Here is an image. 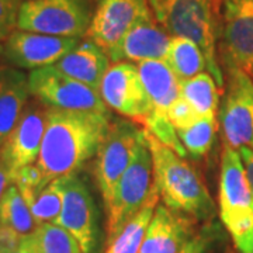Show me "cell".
<instances>
[{
	"label": "cell",
	"mask_w": 253,
	"mask_h": 253,
	"mask_svg": "<svg viewBox=\"0 0 253 253\" xmlns=\"http://www.w3.org/2000/svg\"><path fill=\"white\" fill-rule=\"evenodd\" d=\"M239 154H241V158L244 161L246 174H248V179H249V183H251L253 190V151L248 149V148H242V149H239Z\"/></svg>",
	"instance_id": "32"
},
{
	"label": "cell",
	"mask_w": 253,
	"mask_h": 253,
	"mask_svg": "<svg viewBox=\"0 0 253 253\" xmlns=\"http://www.w3.org/2000/svg\"><path fill=\"white\" fill-rule=\"evenodd\" d=\"M99 91L107 107L134 123L145 126L152 116V103L134 63L114 62L110 65Z\"/></svg>",
	"instance_id": "11"
},
{
	"label": "cell",
	"mask_w": 253,
	"mask_h": 253,
	"mask_svg": "<svg viewBox=\"0 0 253 253\" xmlns=\"http://www.w3.org/2000/svg\"><path fill=\"white\" fill-rule=\"evenodd\" d=\"M23 1H26V0H23Z\"/></svg>",
	"instance_id": "38"
},
{
	"label": "cell",
	"mask_w": 253,
	"mask_h": 253,
	"mask_svg": "<svg viewBox=\"0 0 253 253\" xmlns=\"http://www.w3.org/2000/svg\"><path fill=\"white\" fill-rule=\"evenodd\" d=\"M54 66L75 81L99 90L103 78L109 71L110 58L103 48L87 40L79 42Z\"/></svg>",
	"instance_id": "19"
},
{
	"label": "cell",
	"mask_w": 253,
	"mask_h": 253,
	"mask_svg": "<svg viewBox=\"0 0 253 253\" xmlns=\"http://www.w3.org/2000/svg\"><path fill=\"white\" fill-rule=\"evenodd\" d=\"M3 141H4V138L0 135V146H1V144H3Z\"/></svg>",
	"instance_id": "36"
},
{
	"label": "cell",
	"mask_w": 253,
	"mask_h": 253,
	"mask_svg": "<svg viewBox=\"0 0 253 253\" xmlns=\"http://www.w3.org/2000/svg\"><path fill=\"white\" fill-rule=\"evenodd\" d=\"M193 238V221L165 204H158L139 253H180Z\"/></svg>",
	"instance_id": "18"
},
{
	"label": "cell",
	"mask_w": 253,
	"mask_h": 253,
	"mask_svg": "<svg viewBox=\"0 0 253 253\" xmlns=\"http://www.w3.org/2000/svg\"><path fill=\"white\" fill-rule=\"evenodd\" d=\"M62 179L48 183L27 203L38 226L56 222L62 210Z\"/></svg>",
	"instance_id": "26"
},
{
	"label": "cell",
	"mask_w": 253,
	"mask_h": 253,
	"mask_svg": "<svg viewBox=\"0 0 253 253\" xmlns=\"http://www.w3.org/2000/svg\"><path fill=\"white\" fill-rule=\"evenodd\" d=\"M110 116L94 111L49 107L45 132L36 166L44 184L75 176L91 156L110 128Z\"/></svg>",
	"instance_id": "1"
},
{
	"label": "cell",
	"mask_w": 253,
	"mask_h": 253,
	"mask_svg": "<svg viewBox=\"0 0 253 253\" xmlns=\"http://www.w3.org/2000/svg\"><path fill=\"white\" fill-rule=\"evenodd\" d=\"M0 221L13 228L21 236L33 235L38 228L27 201L21 196L16 184H11L6 190L0 201Z\"/></svg>",
	"instance_id": "24"
},
{
	"label": "cell",
	"mask_w": 253,
	"mask_h": 253,
	"mask_svg": "<svg viewBox=\"0 0 253 253\" xmlns=\"http://www.w3.org/2000/svg\"><path fill=\"white\" fill-rule=\"evenodd\" d=\"M142 138L144 129H139L135 124L126 120L110 124L109 131L97 149L94 163V177L104 204L111 197L123 173L132 162Z\"/></svg>",
	"instance_id": "10"
},
{
	"label": "cell",
	"mask_w": 253,
	"mask_h": 253,
	"mask_svg": "<svg viewBox=\"0 0 253 253\" xmlns=\"http://www.w3.org/2000/svg\"><path fill=\"white\" fill-rule=\"evenodd\" d=\"M31 94L48 107L73 111H94L110 116L100 91L75 81L59 69L45 66L28 75Z\"/></svg>",
	"instance_id": "8"
},
{
	"label": "cell",
	"mask_w": 253,
	"mask_h": 253,
	"mask_svg": "<svg viewBox=\"0 0 253 253\" xmlns=\"http://www.w3.org/2000/svg\"><path fill=\"white\" fill-rule=\"evenodd\" d=\"M154 162L149 146L145 139L136 149V154L123 173L120 180L114 187L110 200L104 204L107 214V241H113L117 234L124 228L131 218L136 215L149 199V194L154 187Z\"/></svg>",
	"instance_id": "5"
},
{
	"label": "cell",
	"mask_w": 253,
	"mask_h": 253,
	"mask_svg": "<svg viewBox=\"0 0 253 253\" xmlns=\"http://www.w3.org/2000/svg\"><path fill=\"white\" fill-rule=\"evenodd\" d=\"M158 24L172 37H184L201 48L208 72L222 86L217 61L219 0H148Z\"/></svg>",
	"instance_id": "3"
},
{
	"label": "cell",
	"mask_w": 253,
	"mask_h": 253,
	"mask_svg": "<svg viewBox=\"0 0 253 253\" xmlns=\"http://www.w3.org/2000/svg\"><path fill=\"white\" fill-rule=\"evenodd\" d=\"M210 239L206 234L193 236L180 253H208Z\"/></svg>",
	"instance_id": "31"
},
{
	"label": "cell",
	"mask_w": 253,
	"mask_h": 253,
	"mask_svg": "<svg viewBox=\"0 0 253 253\" xmlns=\"http://www.w3.org/2000/svg\"><path fill=\"white\" fill-rule=\"evenodd\" d=\"M11 184H14V183H13V177L10 174L9 169L6 168L4 163L0 161V201L3 199L6 190L9 189Z\"/></svg>",
	"instance_id": "33"
},
{
	"label": "cell",
	"mask_w": 253,
	"mask_h": 253,
	"mask_svg": "<svg viewBox=\"0 0 253 253\" xmlns=\"http://www.w3.org/2000/svg\"><path fill=\"white\" fill-rule=\"evenodd\" d=\"M219 215L241 253H253V190L241 154L225 145L219 174Z\"/></svg>",
	"instance_id": "4"
},
{
	"label": "cell",
	"mask_w": 253,
	"mask_h": 253,
	"mask_svg": "<svg viewBox=\"0 0 253 253\" xmlns=\"http://www.w3.org/2000/svg\"><path fill=\"white\" fill-rule=\"evenodd\" d=\"M168 117H169V121L172 123V126H174V129L177 131V129L191 126L196 120H199L200 116L196 113V110L180 96L170 106Z\"/></svg>",
	"instance_id": "29"
},
{
	"label": "cell",
	"mask_w": 253,
	"mask_h": 253,
	"mask_svg": "<svg viewBox=\"0 0 253 253\" xmlns=\"http://www.w3.org/2000/svg\"><path fill=\"white\" fill-rule=\"evenodd\" d=\"M159 196H161L159 190L154 183V187L146 204L136 215L126 222L113 241L106 244V249L103 253H139L146 229L152 221L155 210L158 207Z\"/></svg>",
	"instance_id": "21"
},
{
	"label": "cell",
	"mask_w": 253,
	"mask_h": 253,
	"mask_svg": "<svg viewBox=\"0 0 253 253\" xmlns=\"http://www.w3.org/2000/svg\"><path fill=\"white\" fill-rule=\"evenodd\" d=\"M79 44V38H66L16 30L4 41L3 55L20 69L36 71L52 66Z\"/></svg>",
	"instance_id": "16"
},
{
	"label": "cell",
	"mask_w": 253,
	"mask_h": 253,
	"mask_svg": "<svg viewBox=\"0 0 253 253\" xmlns=\"http://www.w3.org/2000/svg\"><path fill=\"white\" fill-rule=\"evenodd\" d=\"M136 68L152 103V116L145 129L184 158L187 152L168 117L170 106L180 97V82L165 61H142Z\"/></svg>",
	"instance_id": "7"
},
{
	"label": "cell",
	"mask_w": 253,
	"mask_h": 253,
	"mask_svg": "<svg viewBox=\"0 0 253 253\" xmlns=\"http://www.w3.org/2000/svg\"><path fill=\"white\" fill-rule=\"evenodd\" d=\"M228 69V87L221 109L225 145L253 151V79L235 66Z\"/></svg>",
	"instance_id": "12"
},
{
	"label": "cell",
	"mask_w": 253,
	"mask_h": 253,
	"mask_svg": "<svg viewBox=\"0 0 253 253\" xmlns=\"http://www.w3.org/2000/svg\"><path fill=\"white\" fill-rule=\"evenodd\" d=\"M91 17L90 0H26L20 6L17 30L81 38L87 34Z\"/></svg>",
	"instance_id": "6"
},
{
	"label": "cell",
	"mask_w": 253,
	"mask_h": 253,
	"mask_svg": "<svg viewBox=\"0 0 253 253\" xmlns=\"http://www.w3.org/2000/svg\"><path fill=\"white\" fill-rule=\"evenodd\" d=\"M179 82L189 81L208 71L207 59L194 41L184 37H172L165 58Z\"/></svg>",
	"instance_id": "22"
},
{
	"label": "cell",
	"mask_w": 253,
	"mask_h": 253,
	"mask_svg": "<svg viewBox=\"0 0 253 253\" xmlns=\"http://www.w3.org/2000/svg\"><path fill=\"white\" fill-rule=\"evenodd\" d=\"M62 180V210L55 224L75 236L82 252L96 253L100 232L94 201L86 184L76 176H69Z\"/></svg>",
	"instance_id": "15"
},
{
	"label": "cell",
	"mask_w": 253,
	"mask_h": 253,
	"mask_svg": "<svg viewBox=\"0 0 253 253\" xmlns=\"http://www.w3.org/2000/svg\"><path fill=\"white\" fill-rule=\"evenodd\" d=\"M23 0H0V41H6L17 28Z\"/></svg>",
	"instance_id": "28"
},
{
	"label": "cell",
	"mask_w": 253,
	"mask_h": 253,
	"mask_svg": "<svg viewBox=\"0 0 253 253\" xmlns=\"http://www.w3.org/2000/svg\"><path fill=\"white\" fill-rule=\"evenodd\" d=\"M30 238L38 253H83L75 236L56 224L40 225Z\"/></svg>",
	"instance_id": "25"
},
{
	"label": "cell",
	"mask_w": 253,
	"mask_h": 253,
	"mask_svg": "<svg viewBox=\"0 0 253 253\" xmlns=\"http://www.w3.org/2000/svg\"><path fill=\"white\" fill-rule=\"evenodd\" d=\"M4 253H38V252H37V249L34 248V245H33L31 238L27 236V238L23 241V244L18 246L17 249L10 251V252H4Z\"/></svg>",
	"instance_id": "34"
},
{
	"label": "cell",
	"mask_w": 253,
	"mask_h": 253,
	"mask_svg": "<svg viewBox=\"0 0 253 253\" xmlns=\"http://www.w3.org/2000/svg\"><path fill=\"white\" fill-rule=\"evenodd\" d=\"M151 16L148 0H96L86 37L107 54L136 23Z\"/></svg>",
	"instance_id": "14"
},
{
	"label": "cell",
	"mask_w": 253,
	"mask_h": 253,
	"mask_svg": "<svg viewBox=\"0 0 253 253\" xmlns=\"http://www.w3.org/2000/svg\"><path fill=\"white\" fill-rule=\"evenodd\" d=\"M28 76L11 66H0V135H9L30 99Z\"/></svg>",
	"instance_id": "20"
},
{
	"label": "cell",
	"mask_w": 253,
	"mask_h": 253,
	"mask_svg": "<svg viewBox=\"0 0 253 253\" xmlns=\"http://www.w3.org/2000/svg\"><path fill=\"white\" fill-rule=\"evenodd\" d=\"M170 41L172 36L151 16L136 23L107 55L113 62L165 61Z\"/></svg>",
	"instance_id": "17"
},
{
	"label": "cell",
	"mask_w": 253,
	"mask_h": 253,
	"mask_svg": "<svg viewBox=\"0 0 253 253\" xmlns=\"http://www.w3.org/2000/svg\"><path fill=\"white\" fill-rule=\"evenodd\" d=\"M3 51H4V48H3V45H1V44H0V56H1V55H3Z\"/></svg>",
	"instance_id": "35"
},
{
	"label": "cell",
	"mask_w": 253,
	"mask_h": 253,
	"mask_svg": "<svg viewBox=\"0 0 253 253\" xmlns=\"http://www.w3.org/2000/svg\"><path fill=\"white\" fill-rule=\"evenodd\" d=\"M49 107L40 100L30 101L14 128L1 144L0 161L14 177L20 170L36 165L45 132Z\"/></svg>",
	"instance_id": "13"
},
{
	"label": "cell",
	"mask_w": 253,
	"mask_h": 253,
	"mask_svg": "<svg viewBox=\"0 0 253 253\" xmlns=\"http://www.w3.org/2000/svg\"><path fill=\"white\" fill-rule=\"evenodd\" d=\"M217 132L215 117H200L191 126L177 129V136L186 152L196 158L204 156L211 149Z\"/></svg>",
	"instance_id": "27"
},
{
	"label": "cell",
	"mask_w": 253,
	"mask_h": 253,
	"mask_svg": "<svg viewBox=\"0 0 253 253\" xmlns=\"http://www.w3.org/2000/svg\"><path fill=\"white\" fill-rule=\"evenodd\" d=\"M218 44L226 66L253 79V0H219Z\"/></svg>",
	"instance_id": "9"
},
{
	"label": "cell",
	"mask_w": 253,
	"mask_h": 253,
	"mask_svg": "<svg viewBox=\"0 0 253 253\" xmlns=\"http://www.w3.org/2000/svg\"><path fill=\"white\" fill-rule=\"evenodd\" d=\"M27 236H21L13 228L0 221V253L17 249Z\"/></svg>",
	"instance_id": "30"
},
{
	"label": "cell",
	"mask_w": 253,
	"mask_h": 253,
	"mask_svg": "<svg viewBox=\"0 0 253 253\" xmlns=\"http://www.w3.org/2000/svg\"><path fill=\"white\" fill-rule=\"evenodd\" d=\"M0 155H1V146H0Z\"/></svg>",
	"instance_id": "37"
},
{
	"label": "cell",
	"mask_w": 253,
	"mask_h": 253,
	"mask_svg": "<svg viewBox=\"0 0 253 253\" xmlns=\"http://www.w3.org/2000/svg\"><path fill=\"white\" fill-rule=\"evenodd\" d=\"M218 89L217 82L208 72L180 82V96L196 110L200 117H215L219 101Z\"/></svg>",
	"instance_id": "23"
},
{
	"label": "cell",
	"mask_w": 253,
	"mask_h": 253,
	"mask_svg": "<svg viewBox=\"0 0 253 253\" xmlns=\"http://www.w3.org/2000/svg\"><path fill=\"white\" fill-rule=\"evenodd\" d=\"M154 162V183L166 207L199 218L210 217L214 203L197 172L172 148L144 129Z\"/></svg>",
	"instance_id": "2"
}]
</instances>
